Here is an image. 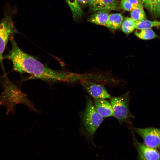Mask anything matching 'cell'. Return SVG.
Instances as JSON below:
<instances>
[{"label": "cell", "mask_w": 160, "mask_h": 160, "mask_svg": "<svg viewBox=\"0 0 160 160\" xmlns=\"http://www.w3.org/2000/svg\"><path fill=\"white\" fill-rule=\"evenodd\" d=\"M130 99L129 92L111 98V104L113 109V116L120 124L129 122L134 118V116L129 110Z\"/></svg>", "instance_id": "4"}, {"label": "cell", "mask_w": 160, "mask_h": 160, "mask_svg": "<svg viewBox=\"0 0 160 160\" xmlns=\"http://www.w3.org/2000/svg\"><path fill=\"white\" fill-rule=\"evenodd\" d=\"M153 14L156 17H160V0L158 2Z\"/></svg>", "instance_id": "20"}, {"label": "cell", "mask_w": 160, "mask_h": 160, "mask_svg": "<svg viewBox=\"0 0 160 160\" xmlns=\"http://www.w3.org/2000/svg\"><path fill=\"white\" fill-rule=\"evenodd\" d=\"M132 129L143 138L146 145L157 149H160V129L154 127L144 128L132 127Z\"/></svg>", "instance_id": "6"}, {"label": "cell", "mask_w": 160, "mask_h": 160, "mask_svg": "<svg viewBox=\"0 0 160 160\" xmlns=\"http://www.w3.org/2000/svg\"><path fill=\"white\" fill-rule=\"evenodd\" d=\"M19 32L15 27L12 20L7 17L0 22V64L4 73L3 53L9 40L14 38Z\"/></svg>", "instance_id": "5"}, {"label": "cell", "mask_w": 160, "mask_h": 160, "mask_svg": "<svg viewBox=\"0 0 160 160\" xmlns=\"http://www.w3.org/2000/svg\"><path fill=\"white\" fill-rule=\"evenodd\" d=\"M131 17L135 22L146 19V16L143 7L133 9L131 11Z\"/></svg>", "instance_id": "18"}, {"label": "cell", "mask_w": 160, "mask_h": 160, "mask_svg": "<svg viewBox=\"0 0 160 160\" xmlns=\"http://www.w3.org/2000/svg\"><path fill=\"white\" fill-rule=\"evenodd\" d=\"M142 4L149 11L153 13L159 0H141Z\"/></svg>", "instance_id": "19"}, {"label": "cell", "mask_w": 160, "mask_h": 160, "mask_svg": "<svg viewBox=\"0 0 160 160\" xmlns=\"http://www.w3.org/2000/svg\"><path fill=\"white\" fill-rule=\"evenodd\" d=\"M84 89L94 99H106L111 98L105 88L89 80L83 79L80 81Z\"/></svg>", "instance_id": "8"}, {"label": "cell", "mask_w": 160, "mask_h": 160, "mask_svg": "<svg viewBox=\"0 0 160 160\" xmlns=\"http://www.w3.org/2000/svg\"><path fill=\"white\" fill-rule=\"evenodd\" d=\"M109 11L100 10L91 16L89 19L90 22L106 26L109 16Z\"/></svg>", "instance_id": "11"}, {"label": "cell", "mask_w": 160, "mask_h": 160, "mask_svg": "<svg viewBox=\"0 0 160 160\" xmlns=\"http://www.w3.org/2000/svg\"><path fill=\"white\" fill-rule=\"evenodd\" d=\"M78 2L84 4H89L91 7L93 4L95 0H77Z\"/></svg>", "instance_id": "21"}, {"label": "cell", "mask_w": 160, "mask_h": 160, "mask_svg": "<svg viewBox=\"0 0 160 160\" xmlns=\"http://www.w3.org/2000/svg\"><path fill=\"white\" fill-rule=\"evenodd\" d=\"M2 92L0 95V106H3L6 109V114H12L15 112V106L21 103L29 109L36 112L38 111L28 98L26 94L21 91L19 86L11 81L5 73L0 80Z\"/></svg>", "instance_id": "2"}, {"label": "cell", "mask_w": 160, "mask_h": 160, "mask_svg": "<svg viewBox=\"0 0 160 160\" xmlns=\"http://www.w3.org/2000/svg\"><path fill=\"white\" fill-rule=\"evenodd\" d=\"M121 5L123 9L127 11L143 7L141 0H121Z\"/></svg>", "instance_id": "15"}, {"label": "cell", "mask_w": 160, "mask_h": 160, "mask_svg": "<svg viewBox=\"0 0 160 160\" xmlns=\"http://www.w3.org/2000/svg\"><path fill=\"white\" fill-rule=\"evenodd\" d=\"M159 26H160V22L157 21H151L145 19L135 22V28L138 30L151 28Z\"/></svg>", "instance_id": "16"}, {"label": "cell", "mask_w": 160, "mask_h": 160, "mask_svg": "<svg viewBox=\"0 0 160 160\" xmlns=\"http://www.w3.org/2000/svg\"><path fill=\"white\" fill-rule=\"evenodd\" d=\"M11 49L4 59L11 61L14 71L31 76L26 79H38L46 80L73 82L76 74L69 72L52 70L33 57L26 53L18 47L14 38L11 40Z\"/></svg>", "instance_id": "1"}, {"label": "cell", "mask_w": 160, "mask_h": 160, "mask_svg": "<svg viewBox=\"0 0 160 160\" xmlns=\"http://www.w3.org/2000/svg\"><path fill=\"white\" fill-rule=\"evenodd\" d=\"M81 131L88 140H92L97 129L104 119L96 111L93 102L86 97L85 109L80 114Z\"/></svg>", "instance_id": "3"}, {"label": "cell", "mask_w": 160, "mask_h": 160, "mask_svg": "<svg viewBox=\"0 0 160 160\" xmlns=\"http://www.w3.org/2000/svg\"><path fill=\"white\" fill-rule=\"evenodd\" d=\"M71 10L74 19L80 18L82 15L83 12L77 0H66Z\"/></svg>", "instance_id": "13"}, {"label": "cell", "mask_w": 160, "mask_h": 160, "mask_svg": "<svg viewBox=\"0 0 160 160\" xmlns=\"http://www.w3.org/2000/svg\"><path fill=\"white\" fill-rule=\"evenodd\" d=\"M124 20L123 17L120 13L111 14L109 15L106 26L113 30L119 28Z\"/></svg>", "instance_id": "12"}, {"label": "cell", "mask_w": 160, "mask_h": 160, "mask_svg": "<svg viewBox=\"0 0 160 160\" xmlns=\"http://www.w3.org/2000/svg\"><path fill=\"white\" fill-rule=\"evenodd\" d=\"M122 31L126 34H129L133 31L135 28V22L131 18H125L121 24Z\"/></svg>", "instance_id": "17"}, {"label": "cell", "mask_w": 160, "mask_h": 160, "mask_svg": "<svg viewBox=\"0 0 160 160\" xmlns=\"http://www.w3.org/2000/svg\"><path fill=\"white\" fill-rule=\"evenodd\" d=\"M93 103L96 111L103 118L113 116L111 105L105 99H94Z\"/></svg>", "instance_id": "9"}, {"label": "cell", "mask_w": 160, "mask_h": 160, "mask_svg": "<svg viewBox=\"0 0 160 160\" xmlns=\"http://www.w3.org/2000/svg\"><path fill=\"white\" fill-rule=\"evenodd\" d=\"M133 142L136 148L139 160H160V154L157 149L149 147L140 142L132 130Z\"/></svg>", "instance_id": "7"}, {"label": "cell", "mask_w": 160, "mask_h": 160, "mask_svg": "<svg viewBox=\"0 0 160 160\" xmlns=\"http://www.w3.org/2000/svg\"><path fill=\"white\" fill-rule=\"evenodd\" d=\"M138 38L143 40H148L156 38L157 36L151 28H146L137 30L135 33Z\"/></svg>", "instance_id": "14"}, {"label": "cell", "mask_w": 160, "mask_h": 160, "mask_svg": "<svg viewBox=\"0 0 160 160\" xmlns=\"http://www.w3.org/2000/svg\"><path fill=\"white\" fill-rule=\"evenodd\" d=\"M118 6V0H95L91 7L95 11L100 10L109 11L116 10Z\"/></svg>", "instance_id": "10"}]
</instances>
